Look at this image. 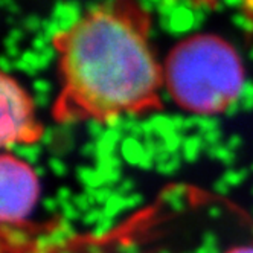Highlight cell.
I'll use <instances>...</instances> for the list:
<instances>
[{
    "label": "cell",
    "instance_id": "cell-3",
    "mask_svg": "<svg viewBox=\"0 0 253 253\" xmlns=\"http://www.w3.org/2000/svg\"><path fill=\"white\" fill-rule=\"evenodd\" d=\"M40 197L39 174L28 162L8 151L0 159V218L3 224H22Z\"/></svg>",
    "mask_w": 253,
    "mask_h": 253
},
{
    "label": "cell",
    "instance_id": "cell-6",
    "mask_svg": "<svg viewBox=\"0 0 253 253\" xmlns=\"http://www.w3.org/2000/svg\"><path fill=\"white\" fill-rule=\"evenodd\" d=\"M194 2H198V3H213L216 0H194Z\"/></svg>",
    "mask_w": 253,
    "mask_h": 253
},
{
    "label": "cell",
    "instance_id": "cell-2",
    "mask_svg": "<svg viewBox=\"0 0 253 253\" xmlns=\"http://www.w3.org/2000/svg\"><path fill=\"white\" fill-rule=\"evenodd\" d=\"M246 83L244 63L229 42L213 34H195L169 52L164 87L183 110L212 116L237 101Z\"/></svg>",
    "mask_w": 253,
    "mask_h": 253
},
{
    "label": "cell",
    "instance_id": "cell-1",
    "mask_svg": "<svg viewBox=\"0 0 253 253\" xmlns=\"http://www.w3.org/2000/svg\"><path fill=\"white\" fill-rule=\"evenodd\" d=\"M60 55L63 118L112 119L159 102L162 67L142 22L119 6L98 8L63 31Z\"/></svg>",
    "mask_w": 253,
    "mask_h": 253
},
{
    "label": "cell",
    "instance_id": "cell-4",
    "mask_svg": "<svg viewBox=\"0 0 253 253\" xmlns=\"http://www.w3.org/2000/svg\"><path fill=\"white\" fill-rule=\"evenodd\" d=\"M0 142L5 150L29 145L40 139L42 126L35 118L34 104L26 90L9 75L0 80Z\"/></svg>",
    "mask_w": 253,
    "mask_h": 253
},
{
    "label": "cell",
    "instance_id": "cell-5",
    "mask_svg": "<svg viewBox=\"0 0 253 253\" xmlns=\"http://www.w3.org/2000/svg\"><path fill=\"white\" fill-rule=\"evenodd\" d=\"M226 253H253V244H243V246L232 247Z\"/></svg>",
    "mask_w": 253,
    "mask_h": 253
}]
</instances>
